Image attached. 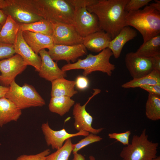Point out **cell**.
<instances>
[{
    "instance_id": "6da1fadb",
    "label": "cell",
    "mask_w": 160,
    "mask_h": 160,
    "mask_svg": "<svg viewBox=\"0 0 160 160\" xmlns=\"http://www.w3.org/2000/svg\"><path fill=\"white\" fill-rule=\"evenodd\" d=\"M128 1L98 0L87 9L97 16L100 30L108 33L113 39L126 26L125 7Z\"/></svg>"
},
{
    "instance_id": "7a4b0ae2",
    "label": "cell",
    "mask_w": 160,
    "mask_h": 160,
    "mask_svg": "<svg viewBox=\"0 0 160 160\" xmlns=\"http://www.w3.org/2000/svg\"><path fill=\"white\" fill-rule=\"evenodd\" d=\"M126 26H131L142 35L145 43L160 34V11L149 5L142 9L127 12Z\"/></svg>"
},
{
    "instance_id": "3957f363",
    "label": "cell",
    "mask_w": 160,
    "mask_h": 160,
    "mask_svg": "<svg viewBox=\"0 0 160 160\" xmlns=\"http://www.w3.org/2000/svg\"><path fill=\"white\" fill-rule=\"evenodd\" d=\"M39 13L52 23H64L73 25L75 9L66 0H31Z\"/></svg>"
},
{
    "instance_id": "277c9868",
    "label": "cell",
    "mask_w": 160,
    "mask_h": 160,
    "mask_svg": "<svg viewBox=\"0 0 160 160\" xmlns=\"http://www.w3.org/2000/svg\"><path fill=\"white\" fill-rule=\"evenodd\" d=\"M113 55L112 52L108 48L97 55L89 54L84 59H78L75 63H68L63 65L61 69L66 72L72 70L82 69L84 70L83 75L86 76L95 71H100L111 76L115 68V65L110 61Z\"/></svg>"
},
{
    "instance_id": "5b68a950",
    "label": "cell",
    "mask_w": 160,
    "mask_h": 160,
    "mask_svg": "<svg viewBox=\"0 0 160 160\" xmlns=\"http://www.w3.org/2000/svg\"><path fill=\"white\" fill-rule=\"evenodd\" d=\"M159 145L148 140L145 129L140 135L133 136L131 143L123 148L120 156L121 160H151L157 156Z\"/></svg>"
},
{
    "instance_id": "8992f818",
    "label": "cell",
    "mask_w": 160,
    "mask_h": 160,
    "mask_svg": "<svg viewBox=\"0 0 160 160\" xmlns=\"http://www.w3.org/2000/svg\"><path fill=\"white\" fill-rule=\"evenodd\" d=\"M9 87L5 97L11 101L20 109L42 107L45 104L44 99L31 85L25 84L21 87L14 80Z\"/></svg>"
},
{
    "instance_id": "52a82bcc",
    "label": "cell",
    "mask_w": 160,
    "mask_h": 160,
    "mask_svg": "<svg viewBox=\"0 0 160 160\" xmlns=\"http://www.w3.org/2000/svg\"><path fill=\"white\" fill-rule=\"evenodd\" d=\"M1 9L19 24H28L44 19L31 0H6L5 6Z\"/></svg>"
},
{
    "instance_id": "ba28073f",
    "label": "cell",
    "mask_w": 160,
    "mask_h": 160,
    "mask_svg": "<svg viewBox=\"0 0 160 160\" xmlns=\"http://www.w3.org/2000/svg\"><path fill=\"white\" fill-rule=\"evenodd\" d=\"M74 24L80 35L84 38L94 32L101 31L97 17L89 12L86 7H74Z\"/></svg>"
},
{
    "instance_id": "9c48e42d",
    "label": "cell",
    "mask_w": 160,
    "mask_h": 160,
    "mask_svg": "<svg viewBox=\"0 0 160 160\" xmlns=\"http://www.w3.org/2000/svg\"><path fill=\"white\" fill-rule=\"evenodd\" d=\"M27 65L22 57L16 54L11 57L0 60V84L9 87L18 74L26 68Z\"/></svg>"
},
{
    "instance_id": "30bf717a",
    "label": "cell",
    "mask_w": 160,
    "mask_h": 160,
    "mask_svg": "<svg viewBox=\"0 0 160 160\" xmlns=\"http://www.w3.org/2000/svg\"><path fill=\"white\" fill-rule=\"evenodd\" d=\"M93 90L94 92L92 95L83 105H81L78 103L74 105L73 115L74 119V126L76 130L78 132L84 131L97 135L101 132L104 128L96 129L92 127L93 118L86 109V106L90 100L101 92V90L98 89H93Z\"/></svg>"
},
{
    "instance_id": "8fae6325",
    "label": "cell",
    "mask_w": 160,
    "mask_h": 160,
    "mask_svg": "<svg viewBox=\"0 0 160 160\" xmlns=\"http://www.w3.org/2000/svg\"><path fill=\"white\" fill-rule=\"evenodd\" d=\"M52 24V37L54 44L73 45L83 43L84 38L78 32L74 25L60 23Z\"/></svg>"
},
{
    "instance_id": "7c38bea8",
    "label": "cell",
    "mask_w": 160,
    "mask_h": 160,
    "mask_svg": "<svg viewBox=\"0 0 160 160\" xmlns=\"http://www.w3.org/2000/svg\"><path fill=\"white\" fill-rule=\"evenodd\" d=\"M48 53L53 60H64L73 62L86 54L87 49L83 44L67 45L53 44L48 48Z\"/></svg>"
},
{
    "instance_id": "4fadbf2b",
    "label": "cell",
    "mask_w": 160,
    "mask_h": 160,
    "mask_svg": "<svg viewBox=\"0 0 160 160\" xmlns=\"http://www.w3.org/2000/svg\"><path fill=\"white\" fill-rule=\"evenodd\" d=\"M126 66L133 79L142 77L153 70L152 57L139 56L135 52L127 53L125 57Z\"/></svg>"
},
{
    "instance_id": "5bb4252c",
    "label": "cell",
    "mask_w": 160,
    "mask_h": 160,
    "mask_svg": "<svg viewBox=\"0 0 160 160\" xmlns=\"http://www.w3.org/2000/svg\"><path fill=\"white\" fill-rule=\"evenodd\" d=\"M41 129L47 145L51 146L52 149L56 150L62 147L64 143L68 138L79 136L85 137L89 134L82 130L75 133H69L64 128L55 131L50 127L47 122L42 124Z\"/></svg>"
},
{
    "instance_id": "9a60e30c",
    "label": "cell",
    "mask_w": 160,
    "mask_h": 160,
    "mask_svg": "<svg viewBox=\"0 0 160 160\" xmlns=\"http://www.w3.org/2000/svg\"><path fill=\"white\" fill-rule=\"evenodd\" d=\"M41 60V64L39 71V76L51 81L67 76L66 72L63 71L58 66L50 57L48 51L45 49L40 50L39 53Z\"/></svg>"
},
{
    "instance_id": "2e32d148",
    "label": "cell",
    "mask_w": 160,
    "mask_h": 160,
    "mask_svg": "<svg viewBox=\"0 0 160 160\" xmlns=\"http://www.w3.org/2000/svg\"><path fill=\"white\" fill-rule=\"evenodd\" d=\"M23 31L19 29L16 41L13 44L16 54L20 55L28 65L33 66L39 72L41 64L40 56L36 53L24 40Z\"/></svg>"
},
{
    "instance_id": "e0dca14e",
    "label": "cell",
    "mask_w": 160,
    "mask_h": 160,
    "mask_svg": "<svg viewBox=\"0 0 160 160\" xmlns=\"http://www.w3.org/2000/svg\"><path fill=\"white\" fill-rule=\"evenodd\" d=\"M112 39L110 34L101 30L84 37L82 44L86 49L92 52H98L108 48Z\"/></svg>"
},
{
    "instance_id": "ac0fdd59",
    "label": "cell",
    "mask_w": 160,
    "mask_h": 160,
    "mask_svg": "<svg viewBox=\"0 0 160 160\" xmlns=\"http://www.w3.org/2000/svg\"><path fill=\"white\" fill-rule=\"evenodd\" d=\"M137 35V31L129 26L124 27L110 42L108 47L116 59L119 58L125 44Z\"/></svg>"
},
{
    "instance_id": "d6986e66",
    "label": "cell",
    "mask_w": 160,
    "mask_h": 160,
    "mask_svg": "<svg viewBox=\"0 0 160 160\" xmlns=\"http://www.w3.org/2000/svg\"><path fill=\"white\" fill-rule=\"evenodd\" d=\"M22 35L25 42L37 54L41 50L48 49L54 44L52 37L43 34L25 31Z\"/></svg>"
},
{
    "instance_id": "ffe728a7",
    "label": "cell",
    "mask_w": 160,
    "mask_h": 160,
    "mask_svg": "<svg viewBox=\"0 0 160 160\" xmlns=\"http://www.w3.org/2000/svg\"><path fill=\"white\" fill-rule=\"evenodd\" d=\"M22 114L10 100L4 97L0 99V127L12 121H17Z\"/></svg>"
},
{
    "instance_id": "44dd1931",
    "label": "cell",
    "mask_w": 160,
    "mask_h": 160,
    "mask_svg": "<svg viewBox=\"0 0 160 160\" xmlns=\"http://www.w3.org/2000/svg\"><path fill=\"white\" fill-rule=\"evenodd\" d=\"M51 83V97L67 96L71 97L78 93L74 89L75 81L62 78L56 79Z\"/></svg>"
},
{
    "instance_id": "7402d4cb",
    "label": "cell",
    "mask_w": 160,
    "mask_h": 160,
    "mask_svg": "<svg viewBox=\"0 0 160 160\" xmlns=\"http://www.w3.org/2000/svg\"><path fill=\"white\" fill-rule=\"evenodd\" d=\"M19 30V23L10 16H7L0 31V42L14 44Z\"/></svg>"
},
{
    "instance_id": "603a6c76",
    "label": "cell",
    "mask_w": 160,
    "mask_h": 160,
    "mask_svg": "<svg viewBox=\"0 0 160 160\" xmlns=\"http://www.w3.org/2000/svg\"><path fill=\"white\" fill-rule=\"evenodd\" d=\"M75 103V101L70 97H51L49 108L52 112L62 116L69 111Z\"/></svg>"
},
{
    "instance_id": "cb8c5ba5",
    "label": "cell",
    "mask_w": 160,
    "mask_h": 160,
    "mask_svg": "<svg viewBox=\"0 0 160 160\" xmlns=\"http://www.w3.org/2000/svg\"><path fill=\"white\" fill-rule=\"evenodd\" d=\"M160 84V71L153 70L151 73L142 77L133 79L121 85L124 89L140 87L144 85Z\"/></svg>"
},
{
    "instance_id": "d4e9b609",
    "label": "cell",
    "mask_w": 160,
    "mask_h": 160,
    "mask_svg": "<svg viewBox=\"0 0 160 160\" xmlns=\"http://www.w3.org/2000/svg\"><path fill=\"white\" fill-rule=\"evenodd\" d=\"M135 52L139 56L146 57L160 55V34L143 43Z\"/></svg>"
},
{
    "instance_id": "484cf974",
    "label": "cell",
    "mask_w": 160,
    "mask_h": 160,
    "mask_svg": "<svg viewBox=\"0 0 160 160\" xmlns=\"http://www.w3.org/2000/svg\"><path fill=\"white\" fill-rule=\"evenodd\" d=\"M19 29L22 31H28L52 37L53 33L52 23L43 19L28 24H19Z\"/></svg>"
},
{
    "instance_id": "4316f807",
    "label": "cell",
    "mask_w": 160,
    "mask_h": 160,
    "mask_svg": "<svg viewBox=\"0 0 160 160\" xmlns=\"http://www.w3.org/2000/svg\"><path fill=\"white\" fill-rule=\"evenodd\" d=\"M145 115L153 121L160 119V96L149 93L145 106Z\"/></svg>"
},
{
    "instance_id": "83f0119b",
    "label": "cell",
    "mask_w": 160,
    "mask_h": 160,
    "mask_svg": "<svg viewBox=\"0 0 160 160\" xmlns=\"http://www.w3.org/2000/svg\"><path fill=\"white\" fill-rule=\"evenodd\" d=\"M73 149L71 138H68L65 141L62 147L47 156L46 160H68Z\"/></svg>"
},
{
    "instance_id": "f1b7e54d",
    "label": "cell",
    "mask_w": 160,
    "mask_h": 160,
    "mask_svg": "<svg viewBox=\"0 0 160 160\" xmlns=\"http://www.w3.org/2000/svg\"><path fill=\"white\" fill-rule=\"evenodd\" d=\"M102 138L97 135L91 133L81 140L78 143L73 144L72 153H78V151L82 148L91 143L99 142L102 140Z\"/></svg>"
},
{
    "instance_id": "f546056e",
    "label": "cell",
    "mask_w": 160,
    "mask_h": 160,
    "mask_svg": "<svg viewBox=\"0 0 160 160\" xmlns=\"http://www.w3.org/2000/svg\"><path fill=\"white\" fill-rule=\"evenodd\" d=\"M151 0H128L125 7V10L127 12L137 11L148 5Z\"/></svg>"
},
{
    "instance_id": "4dcf8cb0",
    "label": "cell",
    "mask_w": 160,
    "mask_h": 160,
    "mask_svg": "<svg viewBox=\"0 0 160 160\" xmlns=\"http://www.w3.org/2000/svg\"><path fill=\"white\" fill-rule=\"evenodd\" d=\"M15 54L13 44L0 42V60L9 58Z\"/></svg>"
},
{
    "instance_id": "1f68e13d",
    "label": "cell",
    "mask_w": 160,
    "mask_h": 160,
    "mask_svg": "<svg viewBox=\"0 0 160 160\" xmlns=\"http://www.w3.org/2000/svg\"><path fill=\"white\" fill-rule=\"evenodd\" d=\"M50 152V149H47L36 154L21 155L16 160H46V156Z\"/></svg>"
},
{
    "instance_id": "d6a6232c",
    "label": "cell",
    "mask_w": 160,
    "mask_h": 160,
    "mask_svg": "<svg viewBox=\"0 0 160 160\" xmlns=\"http://www.w3.org/2000/svg\"><path fill=\"white\" fill-rule=\"evenodd\" d=\"M131 134L130 130L122 133L113 132L109 133L108 136L110 139H114L125 145L129 144V137Z\"/></svg>"
},
{
    "instance_id": "836d02e7",
    "label": "cell",
    "mask_w": 160,
    "mask_h": 160,
    "mask_svg": "<svg viewBox=\"0 0 160 160\" xmlns=\"http://www.w3.org/2000/svg\"><path fill=\"white\" fill-rule=\"evenodd\" d=\"M75 81V87L79 90H84L89 87V80L86 76H79L76 77Z\"/></svg>"
},
{
    "instance_id": "e575fe53",
    "label": "cell",
    "mask_w": 160,
    "mask_h": 160,
    "mask_svg": "<svg viewBox=\"0 0 160 160\" xmlns=\"http://www.w3.org/2000/svg\"><path fill=\"white\" fill-rule=\"evenodd\" d=\"M73 7H86L93 5L98 0H66Z\"/></svg>"
},
{
    "instance_id": "d590c367",
    "label": "cell",
    "mask_w": 160,
    "mask_h": 160,
    "mask_svg": "<svg viewBox=\"0 0 160 160\" xmlns=\"http://www.w3.org/2000/svg\"><path fill=\"white\" fill-rule=\"evenodd\" d=\"M149 93L160 96V84L153 85H144L140 87Z\"/></svg>"
},
{
    "instance_id": "8d00e7d4",
    "label": "cell",
    "mask_w": 160,
    "mask_h": 160,
    "mask_svg": "<svg viewBox=\"0 0 160 160\" xmlns=\"http://www.w3.org/2000/svg\"><path fill=\"white\" fill-rule=\"evenodd\" d=\"M153 70L160 71V55L152 57Z\"/></svg>"
},
{
    "instance_id": "74e56055",
    "label": "cell",
    "mask_w": 160,
    "mask_h": 160,
    "mask_svg": "<svg viewBox=\"0 0 160 160\" xmlns=\"http://www.w3.org/2000/svg\"><path fill=\"white\" fill-rule=\"evenodd\" d=\"M9 89V87H6L0 85V99L5 97Z\"/></svg>"
},
{
    "instance_id": "f35d334b",
    "label": "cell",
    "mask_w": 160,
    "mask_h": 160,
    "mask_svg": "<svg viewBox=\"0 0 160 160\" xmlns=\"http://www.w3.org/2000/svg\"><path fill=\"white\" fill-rule=\"evenodd\" d=\"M7 16L3 12L0 8V24L3 25L5 22Z\"/></svg>"
},
{
    "instance_id": "ab89813d",
    "label": "cell",
    "mask_w": 160,
    "mask_h": 160,
    "mask_svg": "<svg viewBox=\"0 0 160 160\" xmlns=\"http://www.w3.org/2000/svg\"><path fill=\"white\" fill-rule=\"evenodd\" d=\"M155 1V2L150 4L149 5L155 9L160 11V1L157 0Z\"/></svg>"
},
{
    "instance_id": "60d3db41",
    "label": "cell",
    "mask_w": 160,
    "mask_h": 160,
    "mask_svg": "<svg viewBox=\"0 0 160 160\" xmlns=\"http://www.w3.org/2000/svg\"><path fill=\"white\" fill-rule=\"evenodd\" d=\"M73 154V157L72 160H85L84 157L80 154L76 153Z\"/></svg>"
},
{
    "instance_id": "b9f144b4",
    "label": "cell",
    "mask_w": 160,
    "mask_h": 160,
    "mask_svg": "<svg viewBox=\"0 0 160 160\" xmlns=\"http://www.w3.org/2000/svg\"><path fill=\"white\" fill-rule=\"evenodd\" d=\"M89 160H96L95 158L92 156H89Z\"/></svg>"
},
{
    "instance_id": "7bdbcfd3",
    "label": "cell",
    "mask_w": 160,
    "mask_h": 160,
    "mask_svg": "<svg viewBox=\"0 0 160 160\" xmlns=\"http://www.w3.org/2000/svg\"><path fill=\"white\" fill-rule=\"evenodd\" d=\"M151 160H160V156H157L156 158L152 159Z\"/></svg>"
},
{
    "instance_id": "ee69618b",
    "label": "cell",
    "mask_w": 160,
    "mask_h": 160,
    "mask_svg": "<svg viewBox=\"0 0 160 160\" xmlns=\"http://www.w3.org/2000/svg\"><path fill=\"white\" fill-rule=\"evenodd\" d=\"M2 26V25L0 24V31L1 28Z\"/></svg>"
}]
</instances>
